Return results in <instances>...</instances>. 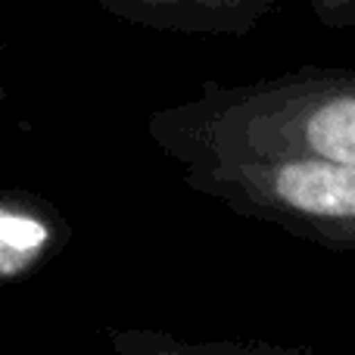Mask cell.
I'll use <instances>...</instances> for the list:
<instances>
[{"instance_id":"cell-1","label":"cell","mask_w":355,"mask_h":355,"mask_svg":"<svg viewBox=\"0 0 355 355\" xmlns=\"http://www.w3.org/2000/svg\"><path fill=\"white\" fill-rule=\"evenodd\" d=\"M172 162L190 156H324L355 162V69L300 66L252 81H202L147 116Z\"/></svg>"},{"instance_id":"cell-2","label":"cell","mask_w":355,"mask_h":355,"mask_svg":"<svg viewBox=\"0 0 355 355\" xmlns=\"http://www.w3.org/2000/svg\"><path fill=\"white\" fill-rule=\"evenodd\" d=\"M181 181L234 215L331 252H355V162L324 156H190Z\"/></svg>"},{"instance_id":"cell-3","label":"cell","mask_w":355,"mask_h":355,"mask_svg":"<svg viewBox=\"0 0 355 355\" xmlns=\"http://www.w3.org/2000/svg\"><path fill=\"white\" fill-rule=\"evenodd\" d=\"M103 12L147 31L193 37H246L281 0H94Z\"/></svg>"},{"instance_id":"cell-4","label":"cell","mask_w":355,"mask_h":355,"mask_svg":"<svg viewBox=\"0 0 355 355\" xmlns=\"http://www.w3.org/2000/svg\"><path fill=\"white\" fill-rule=\"evenodd\" d=\"M72 225L47 196L0 187V287L22 284L62 252Z\"/></svg>"},{"instance_id":"cell-5","label":"cell","mask_w":355,"mask_h":355,"mask_svg":"<svg viewBox=\"0 0 355 355\" xmlns=\"http://www.w3.org/2000/svg\"><path fill=\"white\" fill-rule=\"evenodd\" d=\"M312 16L327 31H355V0H309Z\"/></svg>"},{"instance_id":"cell-6","label":"cell","mask_w":355,"mask_h":355,"mask_svg":"<svg viewBox=\"0 0 355 355\" xmlns=\"http://www.w3.org/2000/svg\"><path fill=\"white\" fill-rule=\"evenodd\" d=\"M0 53H3V31H0Z\"/></svg>"}]
</instances>
